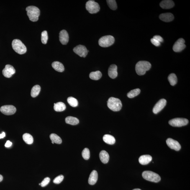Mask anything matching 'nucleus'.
<instances>
[{
	"label": "nucleus",
	"instance_id": "obj_20",
	"mask_svg": "<svg viewBox=\"0 0 190 190\" xmlns=\"http://www.w3.org/2000/svg\"><path fill=\"white\" fill-rule=\"evenodd\" d=\"M152 158L150 155H146L141 156L139 159V162L142 165L148 164L151 161Z\"/></svg>",
	"mask_w": 190,
	"mask_h": 190
},
{
	"label": "nucleus",
	"instance_id": "obj_25",
	"mask_svg": "<svg viewBox=\"0 0 190 190\" xmlns=\"http://www.w3.org/2000/svg\"><path fill=\"white\" fill-rule=\"evenodd\" d=\"M65 121L67 124L73 125H77L79 122L78 118L71 116H68L65 118Z\"/></svg>",
	"mask_w": 190,
	"mask_h": 190
},
{
	"label": "nucleus",
	"instance_id": "obj_35",
	"mask_svg": "<svg viewBox=\"0 0 190 190\" xmlns=\"http://www.w3.org/2000/svg\"><path fill=\"white\" fill-rule=\"evenodd\" d=\"M48 40V35L47 31H44L41 34V41L43 44H47Z\"/></svg>",
	"mask_w": 190,
	"mask_h": 190
},
{
	"label": "nucleus",
	"instance_id": "obj_19",
	"mask_svg": "<svg viewBox=\"0 0 190 190\" xmlns=\"http://www.w3.org/2000/svg\"><path fill=\"white\" fill-rule=\"evenodd\" d=\"M174 3L173 1L170 0L163 1L160 3V6L163 9H170L174 6Z\"/></svg>",
	"mask_w": 190,
	"mask_h": 190
},
{
	"label": "nucleus",
	"instance_id": "obj_29",
	"mask_svg": "<svg viewBox=\"0 0 190 190\" xmlns=\"http://www.w3.org/2000/svg\"><path fill=\"white\" fill-rule=\"evenodd\" d=\"M168 80L171 86H174L177 83V78L174 73H171L169 75Z\"/></svg>",
	"mask_w": 190,
	"mask_h": 190
},
{
	"label": "nucleus",
	"instance_id": "obj_45",
	"mask_svg": "<svg viewBox=\"0 0 190 190\" xmlns=\"http://www.w3.org/2000/svg\"><path fill=\"white\" fill-rule=\"evenodd\" d=\"M39 185H41V183H39Z\"/></svg>",
	"mask_w": 190,
	"mask_h": 190
},
{
	"label": "nucleus",
	"instance_id": "obj_39",
	"mask_svg": "<svg viewBox=\"0 0 190 190\" xmlns=\"http://www.w3.org/2000/svg\"><path fill=\"white\" fill-rule=\"evenodd\" d=\"M153 38L160 43L162 42L163 41V39L159 35H155L154 36Z\"/></svg>",
	"mask_w": 190,
	"mask_h": 190
},
{
	"label": "nucleus",
	"instance_id": "obj_12",
	"mask_svg": "<svg viewBox=\"0 0 190 190\" xmlns=\"http://www.w3.org/2000/svg\"><path fill=\"white\" fill-rule=\"evenodd\" d=\"M16 72L15 69L12 65H6L2 71L3 75L7 78H10Z\"/></svg>",
	"mask_w": 190,
	"mask_h": 190
},
{
	"label": "nucleus",
	"instance_id": "obj_31",
	"mask_svg": "<svg viewBox=\"0 0 190 190\" xmlns=\"http://www.w3.org/2000/svg\"><path fill=\"white\" fill-rule=\"evenodd\" d=\"M140 90L139 88L134 89L127 93V96L129 98H132L135 97L140 94Z\"/></svg>",
	"mask_w": 190,
	"mask_h": 190
},
{
	"label": "nucleus",
	"instance_id": "obj_6",
	"mask_svg": "<svg viewBox=\"0 0 190 190\" xmlns=\"http://www.w3.org/2000/svg\"><path fill=\"white\" fill-rule=\"evenodd\" d=\"M115 39L112 36L107 35L101 38L99 40V44L100 46L106 48L112 45L114 43Z\"/></svg>",
	"mask_w": 190,
	"mask_h": 190
},
{
	"label": "nucleus",
	"instance_id": "obj_5",
	"mask_svg": "<svg viewBox=\"0 0 190 190\" xmlns=\"http://www.w3.org/2000/svg\"><path fill=\"white\" fill-rule=\"evenodd\" d=\"M142 176L147 181L155 183L159 182L161 180L159 175L152 171H144L142 173Z\"/></svg>",
	"mask_w": 190,
	"mask_h": 190
},
{
	"label": "nucleus",
	"instance_id": "obj_3",
	"mask_svg": "<svg viewBox=\"0 0 190 190\" xmlns=\"http://www.w3.org/2000/svg\"><path fill=\"white\" fill-rule=\"evenodd\" d=\"M108 107L111 110L116 112L121 110L122 104L120 100L118 98L111 97L107 101Z\"/></svg>",
	"mask_w": 190,
	"mask_h": 190
},
{
	"label": "nucleus",
	"instance_id": "obj_1",
	"mask_svg": "<svg viewBox=\"0 0 190 190\" xmlns=\"http://www.w3.org/2000/svg\"><path fill=\"white\" fill-rule=\"evenodd\" d=\"M151 66V64L148 61H140L136 65V71L138 75H144L145 74L146 72L150 70Z\"/></svg>",
	"mask_w": 190,
	"mask_h": 190
},
{
	"label": "nucleus",
	"instance_id": "obj_4",
	"mask_svg": "<svg viewBox=\"0 0 190 190\" xmlns=\"http://www.w3.org/2000/svg\"><path fill=\"white\" fill-rule=\"evenodd\" d=\"M12 45L13 50L19 54H23L27 52V48L25 45L19 39H15L13 40Z\"/></svg>",
	"mask_w": 190,
	"mask_h": 190
},
{
	"label": "nucleus",
	"instance_id": "obj_15",
	"mask_svg": "<svg viewBox=\"0 0 190 190\" xmlns=\"http://www.w3.org/2000/svg\"><path fill=\"white\" fill-rule=\"evenodd\" d=\"M69 35L68 32L65 30L61 31L59 34V40L61 44L66 45L69 41Z\"/></svg>",
	"mask_w": 190,
	"mask_h": 190
},
{
	"label": "nucleus",
	"instance_id": "obj_37",
	"mask_svg": "<svg viewBox=\"0 0 190 190\" xmlns=\"http://www.w3.org/2000/svg\"><path fill=\"white\" fill-rule=\"evenodd\" d=\"M50 178L48 177L44 179L43 181L41 182V186L42 187H45L47 186L50 183Z\"/></svg>",
	"mask_w": 190,
	"mask_h": 190
},
{
	"label": "nucleus",
	"instance_id": "obj_32",
	"mask_svg": "<svg viewBox=\"0 0 190 190\" xmlns=\"http://www.w3.org/2000/svg\"><path fill=\"white\" fill-rule=\"evenodd\" d=\"M67 102L70 106L73 107H76L78 106V102L77 100L73 97L68 98Z\"/></svg>",
	"mask_w": 190,
	"mask_h": 190
},
{
	"label": "nucleus",
	"instance_id": "obj_9",
	"mask_svg": "<svg viewBox=\"0 0 190 190\" xmlns=\"http://www.w3.org/2000/svg\"><path fill=\"white\" fill-rule=\"evenodd\" d=\"M0 111L6 115H12L15 114L16 109L14 106L11 105H4L0 108Z\"/></svg>",
	"mask_w": 190,
	"mask_h": 190
},
{
	"label": "nucleus",
	"instance_id": "obj_16",
	"mask_svg": "<svg viewBox=\"0 0 190 190\" xmlns=\"http://www.w3.org/2000/svg\"><path fill=\"white\" fill-rule=\"evenodd\" d=\"M108 74L109 77L114 79L118 76L117 67L115 65L113 64L109 66L108 70Z\"/></svg>",
	"mask_w": 190,
	"mask_h": 190
},
{
	"label": "nucleus",
	"instance_id": "obj_38",
	"mask_svg": "<svg viewBox=\"0 0 190 190\" xmlns=\"http://www.w3.org/2000/svg\"><path fill=\"white\" fill-rule=\"evenodd\" d=\"M151 42L153 45L156 46L158 47L160 45V43L153 38L151 39Z\"/></svg>",
	"mask_w": 190,
	"mask_h": 190
},
{
	"label": "nucleus",
	"instance_id": "obj_34",
	"mask_svg": "<svg viewBox=\"0 0 190 190\" xmlns=\"http://www.w3.org/2000/svg\"><path fill=\"white\" fill-rule=\"evenodd\" d=\"M82 155L83 158L85 160L89 159L90 158V151L89 149L85 148L83 150L82 153Z\"/></svg>",
	"mask_w": 190,
	"mask_h": 190
},
{
	"label": "nucleus",
	"instance_id": "obj_17",
	"mask_svg": "<svg viewBox=\"0 0 190 190\" xmlns=\"http://www.w3.org/2000/svg\"><path fill=\"white\" fill-rule=\"evenodd\" d=\"M160 20L164 22H168L172 21L174 19V16L170 13H164L160 14L159 16Z\"/></svg>",
	"mask_w": 190,
	"mask_h": 190
},
{
	"label": "nucleus",
	"instance_id": "obj_8",
	"mask_svg": "<svg viewBox=\"0 0 190 190\" xmlns=\"http://www.w3.org/2000/svg\"><path fill=\"white\" fill-rule=\"evenodd\" d=\"M189 121L184 118H175L170 120L169 123L173 127H180L187 125Z\"/></svg>",
	"mask_w": 190,
	"mask_h": 190
},
{
	"label": "nucleus",
	"instance_id": "obj_14",
	"mask_svg": "<svg viewBox=\"0 0 190 190\" xmlns=\"http://www.w3.org/2000/svg\"><path fill=\"white\" fill-rule=\"evenodd\" d=\"M167 101L164 99L160 100L154 107L153 112L154 114H157L160 112L166 105Z\"/></svg>",
	"mask_w": 190,
	"mask_h": 190
},
{
	"label": "nucleus",
	"instance_id": "obj_21",
	"mask_svg": "<svg viewBox=\"0 0 190 190\" xmlns=\"http://www.w3.org/2000/svg\"><path fill=\"white\" fill-rule=\"evenodd\" d=\"M99 157L101 161L103 163H107L109 161V155L105 151H101L100 153Z\"/></svg>",
	"mask_w": 190,
	"mask_h": 190
},
{
	"label": "nucleus",
	"instance_id": "obj_13",
	"mask_svg": "<svg viewBox=\"0 0 190 190\" xmlns=\"http://www.w3.org/2000/svg\"><path fill=\"white\" fill-rule=\"evenodd\" d=\"M167 145L170 148L178 151L181 149V146L178 142L176 140L169 138L166 140Z\"/></svg>",
	"mask_w": 190,
	"mask_h": 190
},
{
	"label": "nucleus",
	"instance_id": "obj_36",
	"mask_svg": "<svg viewBox=\"0 0 190 190\" xmlns=\"http://www.w3.org/2000/svg\"><path fill=\"white\" fill-rule=\"evenodd\" d=\"M64 179V176L63 175H61L56 177L53 180V182L55 184H59L61 183Z\"/></svg>",
	"mask_w": 190,
	"mask_h": 190
},
{
	"label": "nucleus",
	"instance_id": "obj_10",
	"mask_svg": "<svg viewBox=\"0 0 190 190\" xmlns=\"http://www.w3.org/2000/svg\"><path fill=\"white\" fill-rule=\"evenodd\" d=\"M73 51L80 57L85 58L88 54V50L84 45H79L73 49Z\"/></svg>",
	"mask_w": 190,
	"mask_h": 190
},
{
	"label": "nucleus",
	"instance_id": "obj_43",
	"mask_svg": "<svg viewBox=\"0 0 190 190\" xmlns=\"http://www.w3.org/2000/svg\"><path fill=\"white\" fill-rule=\"evenodd\" d=\"M133 190H141L140 189H139V188H136V189H135Z\"/></svg>",
	"mask_w": 190,
	"mask_h": 190
},
{
	"label": "nucleus",
	"instance_id": "obj_26",
	"mask_svg": "<svg viewBox=\"0 0 190 190\" xmlns=\"http://www.w3.org/2000/svg\"><path fill=\"white\" fill-rule=\"evenodd\" d=\"M102 73L100 71H96L92 72L90 73L89 76L91 79L97 80L100 79L101 76H102Z\"/></svg>",
	"mask_w": 190,
	"mask_h": 190
},
{
	"label": "nucleus",
	"instance_id": "obj_11",
	"mask_svg": "<svg viewBox=\"0 0 190 190\" xmlns=\"http://www.w3.org/2000/svg\"><path fill=\"white\" fill-rule=\"evenodd\" d=\"M185 40L182 38H180L175 43L173 47V50L176 52L182 51L186 48Z\"/></svg>",
	"mask_w": 190,
	"mask_h": 190
},
{
	"label": "nucleus",
	"instance_id": "obj_27",
	"mask_svg": "<svg viewBox=\"0 0 190 190\" xmlns=\"http://www.w3.org/2000/svg\"><path fill=\"white\" fill-rule=\"evenodd\" d=\"M41 87L39 85L34 86L31 90V95L33 98H35L38 96L41 91Z\"/></svg>",
	"mask_w": 190,
	"mask_h": 190
},
{
	"label": "nucleus",
	"instance_id": "obj_22",
	"mask_svg": "<svg viewBox=\"0 0 190 190\" xmlns=\"http://www.w3.org/2000/svg\"><path fill=\"white\" fill-rule=\"evenodd\" d=\"M52 66L55 70L60 72H62L64 71V66L63 64L59 62H54L52 64Z\"/></svg>",
	"mask_w": 190,
	"mask_h": 190
},
{
	"label": "nucleus",
	"instance_id": "obj_33",
	"mask_svg": "<svg viewBox=\"0 0 190 190\" xmlns=\"http://www.w3.org/2000/svg\"><path fill=\"white\" fill-rule=\"evenodd\" d=\"M106 1H107L108 6L112 10H115L117 9V4L116 1H114V0H107Z\"/></svg>",
	"mask_w": 190,
	"mask_h": 190
},
{
	"label": "nucleus",
	"instance_id": "obj_41",
	"mask_svg": "<svg viewBox=\"0 0 190 190\" xmlns=\"http://www.w3.org/2000/svg\"><path fill=\"white\" fill-rule=\"evenodd\" d=\"M6 136V134L4 132H3L2 133L0 134V139L3 138Z\"/></svg>",
	"mask_w": 190,
	"mask_h": 190
},
{
	"label": "nucleus",
	"instance_id": "obj_44",
	"mask_svg": "<svg viewBox=\"0 0 190 190\" xmlns=\"http://www.w3.org/2000/svg\"><path fill=\"white\" fill-rule=\"evenodd\" d=\"M52 143H53V144H54V142L52 141Z\"/></svg>",
	"mask_w": 190,
	"mask_h": 190
},
{
	"label": "nucleus",
	"instance_id": "obj_2",
	"mask_svg": "<svg viewBox=\"0 0 190 190\" xmlns=\"http://www.w3.org/2000/svg\"><path fill=\"white\" fill-rule=\"evenodd\" d=\"M27 14L29 19L32 22H36L39 20V17L40 15V9L36 6H28L26 9Z\"/></svg>",
	"mask_w": 190,
	"mask_h": 190
},
{
	"label": "nucleus",
	"instance_id": "obj_30",
	"mask_svg": "<svg viewBox=\"0 0 190 190\" xmlns=\"http://www.w3.org/2000/svg\"><path fill=\"white\" fill-rule=\"evenodd\" d=\"M50 138L52 142H54V143L57 144H61L62 142V140L61 138L56 134H52L50 136Z\"/></svg>",
	"mask_w": 190,
	"mask_h": 190
},
{
	"label": "nucleus",
	"instance_id": "obj_24",
	"mask_svg": "<svg viewBox=\"0 0 190 190\" xmlns=\"http://www.w3.org/2000/svg\"><path fill=\"white\" fill-rule=\"evenodd\" d=\"M54 109L57 112H62L66 109V106L64 103L59 102L54 104Z\"/></svg>",
	"mask_w": 190,
	"mask_h": 190
},
{
	"label": "nucleus",
	"instance_id": "obj_28",
	"mask_svg": "<svg viewBox=\"0 0 190 190\" xmlns=\"http://www.w3.org/2000/svg\"><path fill=\"white\" fill-rule=\"evenodd\" d=\"M23 138L24 141L28 145H31L33 142V138L30 134L28 133L24 134L23 136Z\"/></svg>",
	"mask_w": 190,
	"mask_h": 190
},
{
	"label": "nucleus",
	"instance_id": "obj_23",
	"mask_svg": "<svg viewBox=\"0 0 190 190\" xmlns=\"http://www.w3.org/2000/svg\"><path fill=\"white\" fill-rule=\"evenodd\" d=\"M104 141L109 145H114L116 142V140L113 136L110 135H105L103 137Z\"/></svg>",
	"mask_w": 190,
	"mask_h": 190
},
{
	"label": "nucleus",
	"instance_id": "obj_42",
	"mask_svg": "<svg viewBox=\"0 0 190 190\" xmlns=\"http://www.w3.org/2000/svg\"><path fill=\"white\" fill-rule=\"evenodd\" d=\"M3 180V177L0 174V182L2 181Z\"/></svg>",
	"mask_w": 190,
	"mask_h": 190
},
{
	"label": "nucleus",
	"instance_id": "obj_40",
	"mask_svg": "<svg viewBox=\"0 0 190 190\" xmlns=\"http://www.w3.org/2000/svg\"><path fill=\"white\" fill-rule=\"evenodd\" d=\"M12 145V142H11L10 141L8 140L7 142H6L5 144V147H7V148H9V147H10L11 145Z\"/></svg>",
	"mask_w": 190,
	"mask_h": 190
},
{
	"label": "nucleus",
	"instance_id": "obj_18",
	"mask_svg": "<svg viewBox=\"0 0 190 190\" xmlns=\"http://www.w3.org/2000/svg\"><path fill=\"white\" fill-rule=\"evenodd\" d=\"M98 179L97 172L96 170H93L90 175L89 179H88V183L90 185H94L97 182Z\"/></svg>",
	"mask_w": 190,
	"mask_h": 190
},
{
	"label": "nucleus",
	"instance_id": "obj_7",
	"mask_svg": "<svg viewBox=\"0 0 190 190\" xmlns=\"http://www.w3.org/2000/svg\"><path fill=\"white\" fill-rule=\"evenodd\" d=\"M86 8L87 10L91 14H96L100 10L99 4L94 1H88L86 3Z\"/></svg>",
	"mask_w": 190,
	"mask_h": 190
}]
</instances>
